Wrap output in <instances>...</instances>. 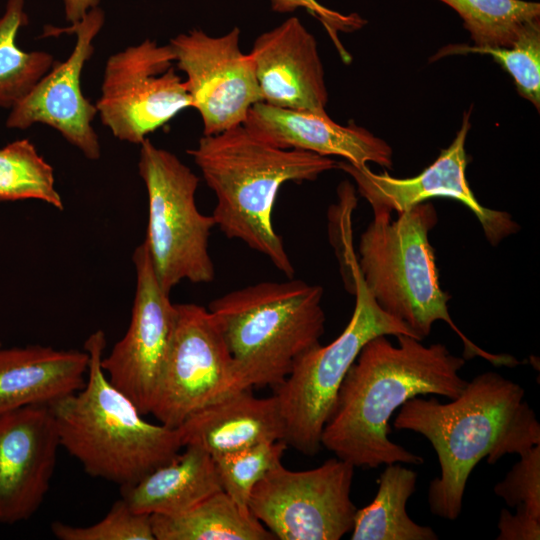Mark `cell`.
I'll list each match as a JSON object with an SVG mask.
<instances>
[{
	"instance_id": "cell-1",
	"label": "cell",
	"mask_w": 540,
	"mask_h": 540,
	"mask_svg": "<svg viewBox=\"0 0 540 540\" xmlns=\"http://www.w3.org/2000/svg\"><path fill=\"white\" fill-rule=\"evenodd\" d=\"M396 338L397 345L380 335L363 346L322 432V447L354 467L421 465V456L389 439L390 418L413 397L435 394L450 400L467 384L460 376L466 360L444 344Z\"/></svg>"
},
{
	"instance_id": "cell-2",
	"label": "cell",
	"mask_w": 540,
	"mask_h": 540,
	"mask_svg": "<svg viewBox=\"0 0 540 540\" xmlns=\"http://www.w3.org/2000/svg\"><path fill=\"white\" fill-rule=\"evenodd\" d=\"M524 396L521 385L489 371L467 381L448 403L416 396L401 406L393 426L424 436L438 457L440 475L428 489L432 514L459 517L468 478L480 460L495 464L540 444V424Z\"/></svg>"
},
{
	"instance_id": "cell-3",
	"label": "cell",
	"mask_w": 540,
	"mask_h": 540,
	"mask_svg": "<svg viewBox=\"0 0 540 540\" xmlns=\"http://www.w3.org/2000/svg\"><path fill=\"white\" fill-rule=\"evenodd\" d=\"M200 169L217 203L215 226L266 256L288 278L294 266L272 221L280 187L287 182L314 181L337 168L331 157L283 149L265 141L244 124L215 135H203L187 151Z\"/></svg>"
},
{
	"instance_id": "cell-4",
	"label": "cell",
	"mask_w": 540,
	"mask_h": 540,
	"mask_svg": "<svg viewBox=\"0 0 540 540\" xmlns=\"http://www.w3.org/2000/svg\"><path fill=\"white\" fill-rule=\"evenodd\" d=\"M105 347L103 330L89 335L84 343L89 354L84 386L49 406L60 447L90 476L124 488L170 461L183 445L177 428L146 421L111 384L101 366Z\"/></svg>"
},
{
	"instance_id": "cell-5",
	"label": "cell",
	"mask_w": 540,
	"mask_h": 540,
	"mask_svg": "<svg viewBox=\"0 0 540 540\" xmlns=\"http://www.w3.org/2000/svg\"><path fill=\"white\" fill-rule=\"evenodd\" d=\"M437 220L434 206L427 201L399 213L395 220L390 213H374L355 256L367 290L384 312L406 324L419 340L441 320L460 337L465 360L479 356L494 366L519 365L520 361L509 354H494L478 347L452 320L450 296L440 287L428 239Z\"/></svg>"
},
{
	"instance_id": "cell-6",
	"label": "cell",
	"mask_w": 540,
	"mask_h": 540,
	"mask_svg": "<svg viewBox=\"0 0 540 540\" xmlns=\"http://www.w3.org/2000/svg\"><path fill=\"white\" fill-rule=\"evenodd\" d=\"M322 297L320 285L289 278L250 285L210 302L242 389L276 387L295 360L320 343L326 320Z\"/></svg>"
},
{
	"instance_id": "cell-7",
	"label": "cell",
	"mask_w": 540,
	"mask_h": 540,
	"mask_svg": "<svg viewBox=\"0 0 540 540\" xmlns=\"http://www.w3.org/2000/svg\"><path fill=\"white\" fill-rule=\"evenodd\" d=\"M347 261L356 297L347 326L330 344L318 343L302 353L285 380L274 387L273 395L285 423L284 441L307 456L320 451L322 432L334 410L341 384L363 346L380 335L417 338L406 324L376 303L362 280L355 255L350 254Z\"/></svg>"
},
{
	"instance_id": "cell-8",
	"label": "cell",
	"mask_w": 540,
	"mask_h": 540,
	"mask_svg": "<svg viewBox=\"0 0 540 540\" xmlns=\"http://www.w3.org/2000/svg\"><path fill=\"white\" fill-rule=\"evenodd\" d=\"M138 171L148 197L143 242L161 287L170 293L183 280L213 281L209 237L215 221L196 205L197 175L175 154L148 138L140 144Z\"/></svg>"
},
{
	"instance_id": "cell-9",
	"label": "cell",
	"mask_w": 540,
	"mask_h": 540,
	"mask_svg": "<svg viewBox=\"0 0 540 540\" xmlns=\"http://www.w3.org/2000/svg\"><path fill=\"white\" fill-rule=\"evenodd\" d=\"M354 466L338 457L293 471L281 463L255 485L250 513L280 540H339L351 532Z\"/></svg>"
},
{
	"instance_id": "cell-10",
	"label": "cell",
	"mask_w": 540,
	"mask_h": 540,
	"mask_svg": "<svg viewBox=\"0 0 540 540\" xmlns=\"http://www.w3.org/2000/svg\"><path fill=\"white\" fill-rule=\"evenodd\" d=\"M169 44L145 39L106 61L97 114L121 141L141 144L147 135L191 108Z\"/></svg>"
},
{
	"instance_id": "cell-11",
	"label": "cell",
	"mask_w": 540,
	"mask_h": 540,
	"mask_svg": "<svg viewBox=\"0 0 540 540\" xmlns=\"http://www.w3.org/2000/svg\"><path fill=\"white\" fill-rule=\"evenodd\" d=\"M171 350L150 414L177 428L203 407L239 390L238 375L219 322L209 309L176 304Z\"/></svg>"
},
{
	"instance_id": "cell-12",
	"label": "cell",
	"mask_w": 540,
	"mask_h": 540,
	"mask_svg": "<svg viewBox=\"0 0 540 540\" xmlns=\"http://www.w3.org/2000/svg\"><path fill=\"white\" fill-rule=\"evenodd\" d=\"M238 27L211 36L200 28L178 34L168 43L176 66L185 74L192 107L203 123V135L241 125L248 111L262 102L254 65L240 47Z\"/></svg>"
},
{
	"instance_id": "cell-13",
	"label": "cell",
	"mask_w": 540,
	"mask_h": 540,
	"mask_svg": "<svg viewBox=\"0 0 540 540\" xmlns=\"http://www.w3.org/2000/svg\"><path fill=\"white\" fill-rule=\"evenodd\" d=\"M136 290L125 335L101 366L113 386L150 414L174 337L177 308L155 274L144 242L132 255Z\"/></svg>"
},
{
	"instance_id": "cell-14",
	"label": "cell",
	"mask_w": 540,
	"mask_h": 540,
	"mask_svg": "<svg viewBox=\"0 0 540 540\" xmlns=\"http://www.w3.org/2000/svg\"><path fill=\"white\" fill-rule=\"evenodd\" d=\"M471 111L464 112L461 127L452 143L441 151L430 166L414 177L396 178L387 172L378 174L368 165L357 166L345 160L338 162L337 168L353 178L373 213L391 214L394 211L399 214L431 198L457 200L474 213L487 240L495 246L516 233L519 225L509 213L482 206L468 185L465 143L471 127Z\"/></svg>"
},
{
	"instance_id": "cell-15",
	"label": "cell",
	"mask_w": 540,
	"mask_h": 540,
	"mask_svg": "<svg viewBox=\"0 0 540 540\" xmlns=\"http://www.w3.org/2000/svg\"><path fill=\"white\" fill-rule=\"evenodd\" d=\"M104 22V11L98 6L69 28L53 29L56 34L76 35L73 50L65 61H56L33 89L11 108L6 120L8 128L26 129L35 123L45 124L57 130L86 158H100L99 138L92 126L97 108L83 95L80 79L85 63L94 53L93 42Z\"/></svg>"
},
{
	"instance_id": "cell-16",
	"label": "cell",
	"mask_w": 540,
	"mask_h": 540,
	"mask_svg": "<svg viewBox=\"0 0 540 540\" xmlns=\"http://www.w3.org/2000/svg\"><path fill=\"white\" fill-rule=\"evenodd\" d=\"M58 448L49 405L0 415V523L25 521L37 512L50 487Z\"/></svg>"
},
{
	"instance_id": "cell-17",
	"label": "cell",
	"mask_w": 540,
	"mask_h": 540,
	"mask_svg": "<svg viewBox=\"0 0 540 540\" xmlns=\"http://www.w3.org/2000/svg\"><path fill=\"white\" fill-rule=\"evenodd\" d=\"M262 102L328 114V91L315 37L297 17L260 34L249 52Z\"/></svg>"
},
{
	"instance_id": "cell-18",
	"label": "cell",
	"mask_w": 540,
	"mask_h": 540,
	"mask_svg": "<svg viewBox=\"0 0 540 540\" xmlns=\"http://www.w3.org/2000/svg\"><path fill=\"white\" fill-rule=\"evenodd\" d=\"M247 128L270 144L283 149H298L322 156H339L365 166L376 163L393 167L390 145L353 122L341 125L328 114L284 109L259 102L248 111Z\"/></svg>"
},
{
	"instance_id": "cell-19",
	"label": "cell",
	"mask_w": 540,
	"mask_h": 540,
	"mask_svg": "<svg viewBox=\"0 0 540 540\" xmlns=\"http://www.w3.org/2000/svg\"><path fill=\"white\" fill-rule=\"evenodd\" d=\"M177 429L183 447H198L212 457L285 438V423L276 397H256L251 388L203 407Z\"/></svg>"
},
{
	"instance_id": "cell-20",
	"label": "cell",
	"mask_w": 540,
	"mask_h": 540,
	"mask_svg": "<svg viewBox=\"0 0 540 540\" xmlns=\"http://www.w3.org/2000/svg\"><path fill=\"white\" fill-rule=\"evenodd\" d=\"M88 364L85 349L0 345V415L30 405H49L77 392L85 384Z\"/></svg>"
},
{
	"instance_id": "cell-21",
	"label": "cell",
	"mask_w": 540,
	"mask_h": 540,
	"mask_svg": "<svg viewBox=\"0 0 540 540\" xmlns=\"http://www.w3.org/2000/svg\"><path fill=\"white\" fill-rule=\"evenodd\" d=\"M183 448L133 485L121 488L134 512L175 516L222 490L212 456L195 446Z\"/></svg>"
},
{
	"instance_id": "cell-22",
	"label": "cell",
	"mask_w": 540,
	"mask_h": 540,
	"mask_svg": "<svg viewBox=\"0 0 540 540\" xmlns=\"http://www.w3.org/2000/svg\"><path fill=\"white\" fill-rule=\"evenodd\" d=\"M371 503L357 509L352 540H437L429 526L413 521L406 510L416 490L417 473L401 463L385 465Z\"/></svg>"
},
{
	"instance_id": "cell-23",
	"label": "cell",
	"mask_w": 540,
	"mask_h": 540,
	"mask_svg": "<svg viewBox=\"0 0 540 540\" xmlns=\"http://www.w3.org/2000/svg\"><path fill=\"white\" fill-rule=\"evenodd\" d=\"M155 540H275L250 512L223 491L175 516L151 515Z\"/></svg>"
},
{
	"instance_id": "cell-24",
	"label": "cell",
	"mask_w": 540,
	"mask_h": 540,
	"mask_svg": "<svg viewBox=\"0 0 540 540\" xmlns=\"http://www.w3.org/2000/svg\"><path fill=\"white\" fill-rule=\"evenodd\" d=\"M28 23L24 0H8L0 17V107L11 109L47 74L56 60L46 51H24L16 43Z\"/></svg>"
},
{
	"instance_id": "cell-25",
	"label": "cell",
	"mask_w": 540,
	"mask_h": 540,
	"mask_svg": "<svg viewBox=\"0 0 540 540\" xmlns=\"http://www.w3.org/2000/svg\"><path fill=\"white\" fill-rule=\"evenodd\" d=\"M463 21L474 46L510 47L524 27L540 19V4L525 0H438Z\"/></svg>"
},
{
	"instance_id": "cell-26",
	"label": "cell",
	"mask_w": 540,
	"mask_h": 540,
	"mask_svg": "<svg viewBox=\"0 0 540 540\" xmlns=\"http://www.w3.org/2000/svg\"><path fill=\"white\" fill-rule=\"evenodd\" d=\"M35 199L58 210L64 207L52 166L28 139L0 148V201Z\"/></svg>"
},
{
	"instance_id": "cell-27",
	"label": "cell",
	"mask_w": 540,
	"mask_h": 540,
	"mask_svg": "<svg viewBox=\"0 0 540 540\" xmlns=\"http://www.w3.org/2000/svg\"><path fill=\"white\" fill-rule=\"evenodd\" d=\"M490 55L513 78L518 93L540 108V19L527 24L510 47L448 45L434 59L452 54Z\"/></svg>"
},
{
	"instance_id": "cell-28",
	"label": "cell",
	"mask_w": 540,
	"mask_h": 540,
	"mask_svg": "<svg viewBox=\"0 0 540 540\" xmlns=\"http://www.w3.org/2000/svg\"><path fill=\"white\" fill-rule=\"evenodd\" d=\"M287 444L283 440L261 443L233 453L212 457L222 490L246 513L255 485L281 463Z\"/></svg>"
},
{
	"instance_id": "cell-29",
	"label": "cell",
	"mask_w": 540,
	"mask_h": 540,
	"mask_svg": "<svg viewBox=\"0 0 540 540\" xmlns=\"http://www.w3.org/2000/svg\"><path fill=\"white\" fill-rule=\"evenodd\" d=\"M51 531L60 540H155L151 516L134 512L123 498L92 525L73 526L56 521L51 524Z\"/></svg>"
},
{
	"instance_id": "cell-30",
	"label": "cell",
	"mask_w": 540,
	"mask_h": 540,
	"mask_svg": "<svg viewBox=\"0 0 540 540\" xmlns=\"http://www.w3.org/2000/svg\"><path fill=\"white\" fill-rule=\"evenodd\" d=\"M494 493L508 506L523 505L540 518V444L520 455L505 478L494 486Z\"/></svg>"
},
{
	"instance_id": "cell-31",
	"label": "cell",
	"mask_w": 540,
	"mask_h": 540,
	"mask_svg": "<svg viewBox=\"0 0 540 540\" xmlns=\"http://www.w3.org/2000/svg\"><path fill=\"white\" fill-rule=\"evenodd\" d=\"M270 3L272 10L278 13H289L299 8L305 9L324 26L342 59L345 62L350 61V55L341 44L338 33L352 32L362 28L366 20L360 15L342 14L325 7L317 0H270Z\"/></svg>"
},
{
	"instance_id": "cell-32",
	"label": "cell",
	"mask_w": 540,
	"mask_h": 540,
	"mask_svg": "<svg viewBox=\"0 0 540 540\" xmlns=\"http://www.w3.org/2000/svg\"><path fill=\"white\" fill-rule=\"evenodd\" d=\"M511 513L502 509L498 521V540H539L540 518L533 516L523 505Z\"/></svg>"
},
{
	"instance_id": "cell-33",
	"label": "cell",
	"mask_w": 540,
	"mask_h": 540,
	"mask_svg": "<svg viewBox=\"0 0 540 540\" xmlns=\"http://www.w3.org/2000/svg\"><path fill=\"white\" fill-rule=\"evenodd\" d=\"M100 0H63L65 17L71 25L79 22L91 9L99 6Z\"/></svg>"
},
{
	"instance_id": "cell-34",
	"label": "cell",
	"mask_w": 540,
	"mask_h": 540,
	"mask_svg": "<svg viewBox=\"0 0 540 540\" xmlns=\"http://www.w3.org/2000/svg\"><path fill=\"white\" fill-rule=\"evenodd\" d=\"M0 345H1V343H0Z\"/></svg>"
}]
</instances>
